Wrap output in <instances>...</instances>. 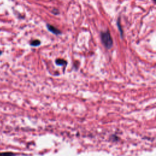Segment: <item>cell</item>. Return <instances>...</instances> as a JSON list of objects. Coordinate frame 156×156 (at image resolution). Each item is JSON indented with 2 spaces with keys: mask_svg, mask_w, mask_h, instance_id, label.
Instances as JSON below:
<instances>
[{
  "mask_svg": "<svg viewBox=\"0 0 156 156\" xmlns=\"http://www.w3.org/2000/svg\"><path fill=\"white\" fill-rule=\"evenodd\" d=\"M101 38L102 44L106 48L111 49L112 48L113 45V40L108 29L106 32H102L101 33Z\"/></svg>",
  "mask_w": 156,
  "mask_h": 156,
  "instance_id": "1",
  "label": "cell"
},
{
  "mask_svg": "<svg viewBox=\"0 0 156 156\" xmlns=\"http://www.w3.org/2000/svg\"><path fill=\"white\" fill-rule=\"evenodd\" d=\"M46 27H47L48 31H49L53 33L56 35H59V34H61V32L58 29H57L56 28H55L53 26H52V25H49V24H47Z\"/></svg>",
  "mask_w": 156,
  "mask_h": 156,
  "instance_id": "2",
  "label": "cell"
},
{
  "mask_svg": "<svg viewBox=\"0 0 156 156\" xmlns=\"http://www.w3.org/2000/svg\"><path fill=\"white\" fill-rule=\"evenodd\" d=\"M56 63L57 65H63L67 64L66 61H65L64 60H62V59H58V60H56Z\"/></svg>",
  "mask_w": 156,
  "mask_h": 156,
  "instance_id": "3",
  "label": "cell"
},
{
  "mask_svg": "<svg viewBox=\"0 0 156 156\" xmlns=\"http://www.w3.org/2000/svg\"><path fill=\"white\" fill-rule=\"evenodd\" d=\"M40 45V41L38 40H35L31 43V45H32L33 46H37Z\"/></svg>",
  "mask_w": 156,
  "mask_h": 156,
  "instance_id": "4",
  "label": "cell"
},
{
  "mask_svg": "<svg viewBox=\"0 0 156 156\" xmlns=\"http://www.w3.org/2000/svg\"><path fill=\"white\" fill-rule=\"evenodd\" d=\"M2 54V51H0V55H1Z\"/></svg>",
  "mask_w": 156,
  "mask_h": 156,
  "instance_id": "5",
  "label": "cell"
},
{
  "mask_svg": "<svg viewBox=\"0 0 156 156\" xmlns=\"http://www.w3.org/2000/svg\"><path fill=\"white\" fill-rule=\"evenodd\" d=\"M155 0H154V2H155Z\"/></svg>",
  "mask_w": 156,
  "mask_h": 156,
  "instance_id": "6",
  "label": "cell"
}]
</instances>
